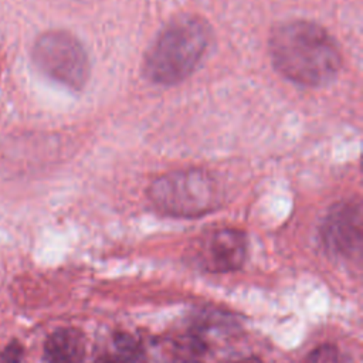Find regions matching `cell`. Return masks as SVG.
Listing matches in <instances>:
<instances>
[{
	"mask_svg": "<svg viewBox=\"0 0 363 363\" xmlns=\"http://www.w3.org/2000/svg\"><path fill=\"white\" fill-rule=\"evenodd\" d=\"M269 55L278 72L305 86L332 82L342 67L336 40L323 27L306 20L275 27L269 37Z\"/></svg>",
	"mask_w": 363,
	"mask_h": 363,
	"instance_id": "obj_1",
	"label": "cell"
},
{
	"mask_svg": "<svg viewBox=\"0 0 363 363\" xmlns=\"http://www.w3.org/2000/svg\"><path fill=\"white\" fill-rule=\"evenodd\" d=\"M210 38L211 30L204 18L191 14L173 18L146 52L145 77L160 85L183 81L201 61Z\"/></svg>",
	"mask_w": 363,
	"mask_h": 363,
	"instance_id": "obj_2",
	"label": "cell"
},
{
	"mask_svg": "<svg viewBox=\"0 0 363 363\" xmlns=\"http://www.w3.org/2000/svg\"><path fill=\"white\" fill-rule=\"evenodd\" d=\"M153 206L173 217H199L220 203L216 179L203 169H183L157 177L147 190Z\"/></svg>",
	"mask_w": 363,
	"mask_h": 363,
	"instance_id": "obj_3",
	"label": "cell"
},
{
	"mask_svg": "<svg viewBox=\"0 0 363 363\" xmlns=\"http://www.w3.org/2000/svg\"><path fill=\"white\" fill-rule=\"evenodd\" d=\"M35 67L52 81L79 91L89 77V60L85 48L72 34L64 30L43 33L33 45Z\"/></svg>",
	"mask_w": 363,
	"mask_h": 363,
	"instance_id": "obj_4",
	"label": "cell"
},
{
	"mask_svg": "<svg viewBox=\"0 0 363 363\" xmlns=\"http://www.w3.org/2000/svg\"><path fill=\"white\" fill-rule=\"evenodd\" d=\"M320 231L323 244L332 255L347 261H359L363 241L360 201L337 203L326 214Z\"/></svg>",
	"mask_w": 363,
	"mask_h": 363,
	"instance_id": "obj_5",
	"label": "cell"
},
{
	"mask_svg": "<svg viewBox=\"0 0 363 363\" xmlns=\"http://www.w3.org/2000/svg\"><path fill=\"white\" fill-rule=\"evenodd\" d=\"M247 255V237L235 228H218L204 235L197 245L196 259L210 272L238 269Z\"/></svg>",
	"mask_w": 363,
	"mask_h": 363,
	"instance_id": "obj_6",
	"label": "cell"
},
{
	"mask_svg": "<svg viewBox=\"0 0 363 363\" xmlns=\"http://www.w3.org/2000/svg\"><path fill=\"white\" fill-rule=\"evenodd\" d=\"M85 353V336L75 328H60L44 343V359L47 363H82Z\"/></svg>",
	"mask_w": 363,
	"mask_h": 363,
	"instance_id": "obj_7",
	"label": "cell"
},
{
	"mask_svg": "<svg viewBox=\"0 0 363 363\" xmlns=\"http://www.w3.org/2000/svg\"><path fill=\"white\" fill-rule=\"evenodd\" d=\"M23 346L18 340H11L0 352V363H21L23 359Z\"/></svg>",
	"mask_w": 363,
	"mask_h": 363,
	"instance_id": "obj_8",
	"label": "cell"
},
{
	"mask_svg": "<svg viewBox=\"0 0 363 363\" xmlns=\"http://www.w3.org/2000/svg\"><path fill=\"white\" fill-rule=\"evenodd\" d=\"M335 350L330 346H323L316 350L309 356L308 363H333L335 362Z\"/></svg>",
	"mask_w": 363,
	"mask_h": 363,
	"instance_id": "obj_9",
	"label": "cell"
},
{
	"mask_svg": "<svg viewBox=\"0 0 363 363\" xmlns=\"http://www.w3.org/2000/svg\"><path fill=\"white\" fill-rule=\"evenodd\" d=\"M104 363H129V360L126 357H111Z\"/></svg>",
	"mask_w": 363,
	"mask_h": 363,
	"instance_id": "obj_10",
	"label": "cell"
}]
</instances>
